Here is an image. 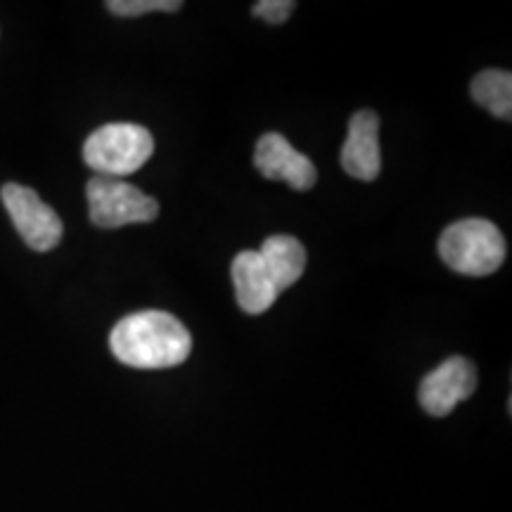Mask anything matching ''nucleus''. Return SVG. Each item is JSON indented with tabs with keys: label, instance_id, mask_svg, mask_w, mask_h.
Masks as SVG:
<instances>
[{
	"label": "nucleus",
	"instance_id": "nucleus-13",
	"mask_svg": "<svg viewBox=\"0 0 512 512\" xmlns=\"http://www.w3.org/2000/svg\"><path fill=\"white\" fill-rule=\"evenodd\" d=\"M297 8V5L292 3V0H259V3H254V17H261L266 19L268 24H283L287 22V17L292 15V10Z\"/></svg>",
	"mask_w": 512,
	"mask_h": 512
},
{
	"label": "nucleus",
	"instance_id": "nucleus-10",
	"mask_svg": "<svg viewBox=\"0 0 512 512\" xmlns=\"http://www.w3.org/2000/svg\"><path fill=\"white\" fill-rule=\"evenodd\" d=\"M259 256L280 292L297 283L306 271V249L302 242L290 238V235H271V238H266L259 249Z\"/></svg>",
	"mask_w": 512,
	"mask_h": 512
},
{
	"label": "nucleus",
	"instance_id": "nucleus-6",
	"mask_svg": "<svg viewBox=\"0 0 512 512\" xmlns=\"http://www.w3.org/2000/svg\"><path fill=\"white\" fill-rule=\"evenodd\" d=\"M477 389L475 363L463 356H453L434 368L420 384V406L427 415L444 418Z\"/></svg>",
	"mask_w": 512,
	"mask_h": 512
},
{
	"label": "nucleus",
	"instance_id": "nucleus-4",
	"mask_svg": "<svg viewBox=\"0 0 512 512\" xmlns=\"http://www.w3.org/2000/svg\"><path fill=\"white\" fill-rule=\"evenodd\" d=\"M88 214L98 228H124L157 219L159 202L119 178L95 176L86 185Z\"/></svg>",
	"mask_w": 512,
	"mask_h": 512
},
{
	"label": "nucleus",
	"instance_id": "nucleus-2",
	"mask_svg": "<svg viewBox=\"0 0 512 512\" xmlns=\"http://www.w3.org/2000/svg\"><path fill=\"white\" fill-rule=\"evenodd\" d=\"M505 238L496 223L463 219L448 226L439 238L441 261L460 275L484 278L496 273L505 261Z\"/></svg>",
	"mask_w": 512,
	"mask_h": 512
},
{
	"label": "nucleus",
	"instance_id": "nucleus-12",
	"mask_svg": "<svg viewBox=\"0 0 512 512\" xmlns=\"http://www.w3.org/2000/svg\"><path fill=\"white\" fill-rule=\"evenodd\" d=\"M181 0H110L107 10L117 17H140L147 12H178Z\"/></svg>",
	"mask_w": 512,
	"mask_h": 512
},
{
	"label": "nucleus",
	"instance_id": "nucleus-8",
	"mask_svg": "<svg viewBox=\"0 0 512 512\" xmlns=\"http://www.w3.org/2000/svg\"><path fill=\"white\" fill-rule=\"evenodd\" d=\"M342 169L356 181H375L380 176V119L373 110H361L349 119V136L342 147Z\"/></svg>",
	"mask_w": 512,
	"mask_h": 512
},
{
	"label": "nucleus",
	"instance_id": "nucleus-11",
	"mask_svg": "<svg viewBox=\"0 0 512 512\" xmlns=\"http://www.w3.org/2000/svg\"><path fill=\"white\" fill-rule=\"evenodd\" d=\"M479 107L489 110L494 117L512 119V74L503 69H484L475 76L470 88Z\"/></svg>",
	"mask_w": 512,
	"mask_h": 512
},
{
	"label": "nucleus",
	"instance_id": "nucleus-7",
	"mask_svg": "<svg viewBox=\"0 0 512 512\" xmlns=\"http://www.w3.org/2000/svg\"><path fill=\"white\" fill-rule=\"evenodd\" d=\"M254 166L268 181H285L294 190H311L318 181L313 162L280 133H266L259 138L254 152Z\"/></svg>",
	"mask_w": 512,
	"mask_h": 512
},
{
	"label": "nucleus",
	"instance_id": "nucleus-3",
	"mask_svg": "<svg viewBox=\"0 0 512 512\" xmlns=\"http://www.w3.org/2000/svg\"><path fill=\"white\" fill-rule=\"evenodd\" d=\"M155 138L140 124H105L83 143V162L102 178H124L143 169Z\"/></svg>",
	"mask_w": 512,
	"mask_h": 512
},
{
	"label": "nucleus",
	"instance_id": "nucleus-1",
	"mask_svg": "<svg viewBox=\"0 0 512 512\" xmlns=\"http://www.w3.org/2000/svg\"><path fill=\"white\" fill-rule=\"evenodd\" d=\"M110 349L128 368L164 370L181 366L190 356L192 337L171 313L138 311L114 325Z\"/></svg>",
	"mask_w": 512,
	"mask_h": 512
},
{
	"label": "nucleus",
	"instance_id": "nucleus-5",
	"mask_svg": "<svg viewBox=\"0 0 512 512\" xmlns=\"http://www.w3.org/2000/svg\"><path fill=\"white\" fill-rule=\"evenodd\" d=\"M5 209L15 223L19 238L34 249V252H50L60 245L64 226L53 207L38 197L36 190L19 183H5L0 190Z\"/></svg>",
	"mask_w": 512,
	"mask_h": 512
},
{
	"label": "nucleus",
	"instance_id": "nucleus-9",
	"mask_svg": "<svg viewBox=\"0 0 512 512\" xmlns=\"http://www.w3.org/2000/svg\"><path fill=\"white\" fill-rule=\"evenodd\" d=\"M230 275H233L235 299H238L240 309L249 316L266 313L275 304V299L280 297V290L275 287L271 273L266 271L259 252H252V249L240 252L233 259Z\"/></svg>",
	"mask_w": 512,
	"mask_h": 512
}]
</instances>
